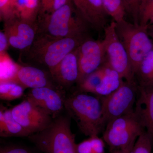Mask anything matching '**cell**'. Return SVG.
Returning <instances> with one entry per match:
<instances>
[{
  "label": "cell",
  "instance_id": "obj_1",
  "mask_svg": "<svg viewBox=\"0 0 153 153\" xmlns=\"http://www.w3.org/2000/svg\"><path fill=\"white\" fill-rule=\"evenodd\" d=\"M90 38L87 30L57 40L36 37L30 48L22 52L21 58L45 66L50 73L66 55Z\"/></svg>",
  "mask_w": 153,
  "mask_h": 153
},
{
  "label": "cell",
  "instance_id": "obj_2",
  "mask_svg": "<svg viewBox=\"0 0 153 153\" xmlns=\"http://www.w3.org/2000/svg\"><path fill=\"white\" fill-rule=\"evenodd\" d=\"M64 108L86 136L98 135L104 128L100 98L79 91L66 96Z\"/></svg>",
  "mask_w": 153,
  "mask_h": 153
},
{
  "label": "cell",
  "instance_id": "obj_3",
  "mask_svg": "<svg viewBox=\"0 0 153 153\" xmlns=\"http://www.w3.org/2000/svg\"><path fill=\"white\" fill-rule=\"evenodd\" d=\"M72 3L69 2L52 14L39 16L36 37L57 40L88 30V26L78 11L74 16L76 11Z\"/></svg>",
  "mask_w": 153,
  "mask_h": 153
},
{
  "label": "cell",
  "instance_id": "obj_4",
  "mask_svg": "<svg viewBox=\"0 0 153 153\" xmlns=\"http://www.w3.org/2000/svg\"><path fill=\"white\" fill-rule=\"evenodd\" d=\"M71 118L60 115L44 130L28 137L44 153H76L75 135L71 128Z\"/></svg>",
  "mask_w": 153,
  "mask_h": 153
},
{
  "label": "cell",
  "instance_id": "obj_5",
  "mask_svg": "<svg viewBox=\"0 0 153 153\" xmlns=\"http://www.w3.org/2000/svg\"><path fill=\"white\" fill-rule=\"evenodd\" d=\"M145 131L134 111L110 121L103 131L102 139L110 151L129 152L136 141Z\"/></svg>",
  "mask_w": 153,
  "mask_h": 153
},
{
  "label": "cell",
  "instance_id": "obj_6",
  "mask_svg": "<svg viewBox=\"0 0 153 153\" xmlns=\"http://www.w3.org/2000/svg\"><path fill=\"white\" fill-rule=\"evenodd\" d=\"M147 27L125 20L116 23L117 33L127 53L135 76L143 59L153 49V42L148 35Z\"/></svg>",
  "mask_w": 153,
  "mask_h": 153
},
{
  "label": "cell",
  "instance_id": "obj_7",
  "mask_svg": "<svg viewBox=\"0 0 153 153\" xmlns=\"http://www.w3.org/2000/svg\"><path fill=\"white\" fill-rule=\"evenodd\" d=\"M138 94L136 81H124L120 87L109 95L100 97L104 127L110 121L132 112Z\"/></svg>",
  "mask_w": 153,
  "mask_h": 153
},
{
  "label": "cell",
  "instance_id": "obj_8",
  "mask_svg": "<svg viewBox=\"0 0 153 153\" xmlns=\"http://www.w3.org/2000/svg\"><path fill=\"white\" fill-rule=\"evenodd\" d=\"M104 32V38L102 42L106 61L109 66L126 81H136L127 53L117 33L115 22L113 21L107 25Z\"/></svg>",
  "mask_w": 153,
  "mask_h": 153
},
{
  "label": "cell",
  "instance_id": "obj_9",
  "mask_svg": "<svg viewBox=\"0 0 153 153\" xmlns=\"http://www.w3.org/2000/svg\"><path fill=\"white\" fill-rule=\"evenodd\" d=\"M10 110L15 120L31 135L44 130L53 120L47 111L27 98Z\"/></svg>",
  "mask_w": 153,
  "mask_h": 153
},
{
  "label": "cell",
  "instance_id": "obj_10",
  "mask_svg": "<svg viewBox=\"0 0 153 153\" xmlns=\"http://www.w3.org/2000/svg\"><path fill=\"white\" fill-rule=\"evenodd\" d=\"M79 76L77 84L101 67L106 60L102 41L91 38L85 40L78 48Z\"/></svg>",
  "mask_w": 153,
  "mask_h": 153
},
{
  "label": "cell",
  "instance_id": "obj_11",
  "mask_svg": "<svg viewBox=\"0 0 153 153\" xmlns=\"http://www.w3.org/2000/svg\"><path fill=\"white\" fill-rule=\"evenodd\" d=\"M37 23L26 22L15 18L4 23V32L9 45L23 52L30 48L37 35Z\"/></svg>",
  "mask_w": 153,
  "mask_h": 153
},
{
  "label": "cell",
  "instance_id": "obj_12",
  "mask_svg": "<svg viewBox=\"0 0 153 153\" xmlns=\"http://www.w3.org/2000/svg\"><path fill=\"white\" fill-rule=\"evenodd\" d=\"M65 90L59 88L44 87L31 89L27 99L43 108L53 119L65 110Z\"/></svg>",
  "mask_w": 153,
  "mask_h": 153
},
{
  "label": "cell",
  "instance_id": "obj_13",
  "mask_svg": "<svg viewBox=\"0 0 153 153\" xmlns=\"http://www.w3.org/2000/svg\"><path fill=\"white\" fill-rule=\"evenodd\" d=\"M78 48L70 52L50 72L57 86L63 90L77 83L79 76Z\"/></svg>",
  "mask_w": 153,
  "mask_h": 153
},
{
  "label": "cell",
  "instance_id": "obj_14",
  "mask_svg": "<svg viewBox=\"0 0 153 153\" xmlns=\"http://www.w3.org/2000/svg\"><path fill=\"white\" fill-rule=\"evenodd\" d=\"M11 82L19 84L25 89L44 87L60 88L54 82L49 72L29 65H21Z\"/></svg>",
  "mask_w": 153,
  "mask_h": 153
},
{
  "label": "cell",
  "instance_id": "obj_15",
  "mask_svg": "<svg viewBox=\"0 0 153 153\" xmlns=\"http://www.w3.org/2000/svg\"><path fill=\"white\" fill-rule=\"evenodd\" d=\"M77 11L88 27L98 32L106 27L108 16L102 0H82Z\"/></svg>",
  "mask_w": 153,
  "mask_h": 153
},
{
  "label": "cell",
  "instance_id": "obj_16",
  "mask_svg": "<svg viewBox=\"0 0 153 153\" xmlns=\"http://www.w3.org/2000/svg\"><path fill=\"white\" fill-rule=\"evenodd\" d=\"M134 111L153 142V87L138 86V94Z\"/></svg>",
  "mask_w": 153,
  "mask_h": 153
},
{
  "label": "cell",
  "instance_id": "obj_17",
  "mask_svg": "<svg viewBox=\"0 0 153 153\" xmlns=\"http://www.w3.org/2000/svg\"><path fill=\"white\" fill-rule=\"evenodd\" d=\"M15 18L37 23L40 9V0H11Z\"/></svg>",
  "mask_w": 153,
  "mask_h": 153
},
{
  "label": "cell",
  "instance_id": "obj_18",
  "mask_svg": "<svg viewBox=\"0 0 153 153\" xmlns=\"http://www.w3.org/2000/svg\"><path fill=\"white\" fill-rule=\"evenodd\" d=\"M31 134L15 120L11 110L1 108L0 136L1 137H29Z\"/></svg>",
  "mask_w": 153,
  "mask_h": 153
},
{
  "label": "cell",
  "instance_id": "obj_19",
  "mask_svg": "<svg viewBox=\"0 0 153 153\" xmlns=\"http://www.w3.org/2000/svg\"><path fill=\"white\" fill-rule=\"evenodd\" d=\"M123 82L119 74L109 65L103 79L96 88L94 94L99 97L107 96L117 89Z\"/></svg>",
  "mask_w": 153,
  "mask_h": 153
},
{
  "label": "cell",
  "instance_id": "obj_20",
  "mask_svg": "<svg viewBox=\"0 0 153 153\" xmlns=\"http://www.w3.org/2000/svg\"><path fill=\"white\" fill-rule=\"evenodd\" d=\"M135 77L140 87H153V49L143 59Z\"/></svg>",
  "mask_w": 153,
  "mask_h": 153
},
{
  "label": "cell",
  "instance_id": "obj_21",
  "mask_svg": "<svg viewBox=\"0 0 153 153\" xmlns=\"http://www.w3.org/2000/svg\"><path fill=\"white\" fill-rule=\"evenodd\" d=\"M108 66L109 64L106 60L101 67L86 76L82 82L77 84L79 91L94 94L96 88L101 82Z\"/></svg>",
  "mask_w": 153,
  "mask_h": 153
},
{
  "label": "cell",
  "instance_id": "obj_22",
  "mask_svg": "<svg viewBox=\"0 0 153 153\" xmlns=\"http://www.w3.org/2000/svg\"><path fill=\"white\" fill-rule=\"evenodd\" d=\"M0 83L11 82L21 65L14 62L7 52L0 53Z\"/></svg>",
  "mask_w": 153,
  "mask_h": 153
},
{
  "label": "cell",
  "instance_id": "obj_23",
  "mask_svg": "<svg viewBox=\"0 0 153 153\" xmlns=\"http://www.w3.org/2000/svg\"><path fill=\"white\" fill-rule=\"evenodd\" d=\"M107 13L116 23L125 20L126 13L123 0H102Z\"/></svg>",
  "mask_w": 153,
  "mask_h": 153
},
{
  "label": "cell",
  "instance_id": "obj_24",
  "mask_svg": "<svg viewBox=\"0 0 153 153\" xmlns=\"http://www.w3.org/2000/svg\"><path fill=\"white\" fill-rule=\"evenodd\" d=\"M25 89L22 85L15 82L0 83V98L7 101L20 98L24 94Z\"/></svg>",
  "mask_w": 153,
  "mask_h": 153
},
{
  "label": "cell",
  "instance_id": "obj_25",
  "mask_svg": "<svg viewBox=\"0 0 153 153\" xmlns=\"http://www.w3.org/2000/svg\"><path fill=\"white\" fill-rule=\"evenodd\" d=\"M152 143L151 138L144 131L137 138L128 153H152Z\"/></svg>",
  "mask_w": 153,
  "mask_h": 153
},
{
  "label": "cell",
  "instance_id": "obj_26",
  "mask_svg": "<svg viewBox=\"0 0 153 153\" xmlns=\"http://www.w3.org/2000/svg\"><path fill=\"white\" fill-rule=\"evenodd\" d=\"M71 1L72 0H40L38 16L52 14Z\"/></svg>",
  "mask_w": 153,
  "mask_h": 153
},
{
  "label": "cell",
  "instance_id": "obj_27",
  "mask_svg": "<svg viewBox=\"0 0 153 153\" xmlns=\"http://www.w3.org/2000/svg\"><path fill=\"white\" fill-rule=\"evenodd\" d=\"M153 17V0H142L139 8V25L147 27Z\"/></svg>",
  "mask_w": 153,
  "mask_h": 153
},
{
  "label": "cell",
  "instance_id": "obj_28",
  "mask_svg": "<svg viewBox=\"0 0 153 153\" xmlns=\"http://www.w3.org/2000/svg\"><path fill=\"white\" fill-rule=\"evenodd\" d=\"M142 1L123 0L126 12L130 14L135 25H139V8Z\"/></svg>",
  "mask_w": 153,
  "mask_h": 153
},
{
  "label": "cell",
  "instance_id": "obj_29",
  "mask_svg": "<svg viewBox=\"0 0 153 153\" xmlns=\"http://www.w3.org/2000/svg\"><path fill=\"white\" fill-rule=\"evenodd\" d=\"M0 19L4 23L14 19L11 0H0Z\"/></svg>",
  "mask_w": 153,
  "mask_h": 153
},
{
  "label": "cell",
  "instance_id": "obj_30",
  "mask_svg": "<svg viewBox=\"0 0 153 153\" xmlns=\"http://www.w3.org/2000/svg\"><path fill=\"white\" fill-rule=\"evenodd\" d=\"M92 153H105V142L98 135L89 137Z\"/></svg>",
  "mask_w": 153,
  "mask_h": 153
},
{
  "label": "cell",
  "instance_id": "obj_31",
  "mask_svg": "<svg viewBox=\"0 0 153 153\" xmlns=\"http://www.w3.org/2000/svg\"><path fill=\"white\" fill-rule=\"evenodd\" d=\"M0 153H35L30 149L18 146H6L1 147Z\"/></svg>",
  "mask_w": 153,
  "mask_h": 153
},
{
  "label": "cell",
  "instance_id": "obj_32",
  "mask_svg": "<svg viewBox=\"0 0 153 153\" xmlns=\"http://www.w3.org/2000/svg\"><path fill=\"white\" fill-rule=\"evenodd\" d=\"M76 153H92V149L89 138L76 144Z\"/></svg>",
  "mask_w": 153,
  "mask_h": 153
},
{
  "label": "cell",
  "instance_id": "obj_33",
  "mask_svg": "<svg viewBox=\"0 0 153 153\" xmlns=\"http://www.w3.org/2000/svg\"><path fill=\"white\" fill-rule=\"evenodd\" d=\"M10 46L8 40L5 33L3 31L0 32V53L7 52Z\"/></svg>",
  "mask_w": 153,
  "mask_h": 153
},
{
  "label": "cell",
  "instance_id": "obj_34",
  "mask_svg": "<svg viewBox=\"0 0 153 153\" xmlns=\"http://www.w3.org/2000/svg\"><path fill=\"white\" fill-rule=\"evenodd\" d=\"M147 31L149 36L153 39V24L147 26Z\"/></svg>",
  "mask_w": 153,
  "mask_h": 153
},
{
  "label": "cell",
  "instance_id": "obj_35",
  "mask_svg": "<svg viewBox=\"0 0 153 153\" xmlns=\"http://www.w3.org/2000/svg\"><path fill=\"white\" fill-rule=\"evenodd\" d=\"M74 5L76 7V10L79 8V6L82 3V0H72Z\"/></svg>",
  "mask_w": 153,
  "mask_h": 153
},
{
  "label": "cell",
  "instance_id": "obj_36",
  "mask_svg": "<svg viewBox=\"0 0 153 153\" xmlns=\"http://www.w3.org/2000/svg\"><path fill=\"white\" fill-rule=\"evenodd\" d=\"M129 152L125 151L115 150L111 151V153H128Z\"/></svg>",
  "mask_w": 153,
  "mask_h": 153
},
{
  "label": "cell",
  "instance_id": "obj_37",
  "mask_svg": "<svg viewBox=\"0 0 153 153\" xmlns=\"http://www.w3.org/2000/svg\"><path fill=\"white\" fill-rule=\"evenodd\" d=\"M153 18H152V19H150V20L149 22V23H148V25H147V26H149V25H153Z\"/></svg>",
  "mask_w": 153,
  "mask_h": 153
}]
</instances>
